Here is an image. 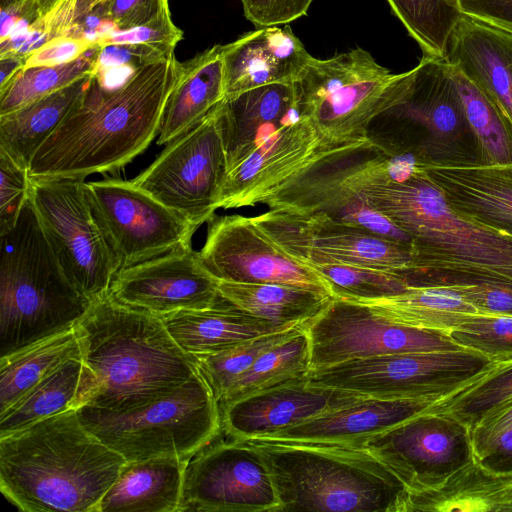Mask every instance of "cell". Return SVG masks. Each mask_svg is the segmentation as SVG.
<instances>
[{
    "label": "cell",
    "instance_id": "6da1fadb",
    "mask_svg": "<svg viewBox=\"0 0 512 512\" xmlns=\"http://www.w3.org/2000/svg\"><path fill=\"white\" fill-rule=\"evenodd\" d=\"M182 69L173 52L133 70L115 88H106L96 72L84 96L34 154L29 178L85 180L126 166L158 136Z\"/></svg>",
    "mask_w": 512,
    "mask_h": 512
},
{
    "label": "cell",
    "instance_id": "7a4b0ae2",
    "mask_svg": "<svg viewBox=\"0 0 512 512\" xmlns=\"http://www.w3.org/2000/svg\"><path fill=\"white\" fill-rule=\"evenodd\" d=\"M413 239L408 286L466 281L512 283V235L454 210L426 171L354 193Z\"/></svg>",
    "mask_w": 512,
    "mask_h": 512
},
{
    "label": "cell",
    "instance_id": "3957f363",
    "mask_svg": "<svg viewBox=\"0 0 512 512\" xmlns=\"http://www.w3.org/2000/svg\"><path fill=\"white\" fill-rule=\"evenodd\" d=\"M126 462L71 409L0 437V490L21 511L98 512Z\"/></svg>",
    "mask_w": 512,
    "mask_h": 512
},
{
    "label": "cell",
    "instance_id": "277c9868",
    "mask_svg": "<svg viewBox=\"0 0 512 512\" xmlns=\"http://www.w3.org/2000/svg\"><path fill=\"white\" fill-rule=\"evenodd\" d=\"M81 356L96 388L86 405L111 411L161 399L198 372L160 316L118 303H91L75 325Z\"/></svg>",
    "mask_w": 512,
    "mask_h": 512
},
{
    "label": "cell",
    "instance_id": "5b68a950",
    "mask_svg": "<svg viewBox=\"0 0 512 512\" xmlns=\"http://www.w3.org/2000/svg\"><path fill=\"white\" fill-rule=\"evenodd\" d=\"M281 511L402 512L406 488L363 446L251 439Z\"/></svg>",
    "mask_w": 512,
    "mask_h": 512
},
{
    "label": "cell",
    "instance_id": "8992f818",
    "mask_svg": "<svg viewBox=\"0 0 512 512\" xmlns=\"http://www.w3.org/2000/svg\"><path fill=\"white\" fill-rule=\"evenodd\" d=\"M0 238L2 357L75 327L91 303L65 276L30 197Z\"/></svg>",
    "mask_w": 512,
    "mask_h": 512
},
{
    "label": "cell",
    "instance_id": "52a82bcc",
    "mask_svg": "<svg viewBox=\"0 0 512 512\" xmlns=\"http://www.w3.org/2000/svg\"><path fill=\"white\" fill-rule=\"evenodd\" d=\"M292 85L301 115L327 143L382 149L368 130L400 101L405 72L391 73L358 47L324 60L312 57Z\"/></svg>",
    "mask_w": 512,
    "mask_h": 512
},
{
    "label": "cell",
    "instance_id": "ba28073f",
    "mask_svg": "<svg viewBox=\"0 0 512 512\" xmlns=\"http://www.w3.org/2000/svg\"><path fill=\"white\" fill-rule=\"evenodd\" d=\"M77 412L85 428L127 462L191 459L222 429L219 402L199 371L171 394L142 407L111 411L83 405Z\"/></svg>",
    "mask_w": 512,
    "mask_h": 512
},
{
    "label": "cell",
    "instance_id": "9c48e42d",
    "mask_svg": "<svg viewBox=\"0 0 512 512\" xmlns=\"http://www.w3.org/2000/svg\"><path fill=\"white\" fill-rule=\"evenodd\" d=\"M228 110L225 100L166 145L131 181L199 228L215 214L228 172Z\"/></svg>",
    "mask_w": 512,
    "mask_h": 512
},
{
    "label": "cell",
    "instance_id": "30bf717a",
    "mask_svg": "<svg viewBox=\"0 0 512 512\" xmlns=\"http://www.w3.org/2000/svg\"><path fill=\"white\" fill-rule=\"evenodd\" d=\"M84 179H30L29 197L65 276L93 303L109 294L118 265L91 209Z\"/></svg>",
    "mask_w": 512,
    "mask_h": 512
},
{
    "label": "cell",
    "instance_id": "8fae6325",
    "mask_svg": "<svg viewBox=\"0 0 512 512\" xmlns=\"http://www.w3.org/2000/svg\"><path fill=\"white\" fill-rule=\"evenodd\" d=\"M493 362L470 349L397 353L317 368L310 371L308 381L369 397L439 400Z\"/></svg>",
    "mask_w": 512,
    "mask_h": 512
},
{
    "label": "cell",
    "instance_id": "7c38bea8",
    "mask_svg": "<svg viewBox=\"0 0 512 512\" xmlns=\"http://www.w3.org/2000/svg\"><path fill=\"white\" fill-rule=\"evenodd\" d=\"M379 118L414 128L416 149L428 167L480 165L477 139L445 58L423 56L405 72L400 101Z\"/></svg>",
    "mask_w": 512,
    "mask_h": 512
},
{
    "label": "cell",
    "instance_id": "4fadbf2b",
    "mask_svg": "<svg viewBox=\"0 0 512 512\" xmlns=\"http://www.w3.org/2000/svg\"><path fill=\"white\" fill-rule=\"evenodd\" d=\"M252 220L285 252L310 266L342 264L405 276L412 245L345 224L325 211L269 208Z\"/></svg>",
    "mask_w": 512,
    "mask_h": 512
},
{
    "label": "cell",
    "instance_id": "5bb4252c",
    "mask_svg": "<svg viewBox=\"0 0 512 512\" xmlns=\"http://www.w3.org/2000/svg\"><path fill=\"white\" fill-rule=\"evenodd\" d=\"M85 187L119 271L191 246L198 228L131 180L108 178Z\"/></svg>",
    "mask_w": 512,
    "mask_h": 512
},
{
    "label": "cell",
    "instance_id": "9a60e30c",
    "mask_svg": "<svg viewBox=\"0 0 512 512\" xmlns=\"http://www.w3.org/2000/svg\"><path fill=\"white\" fill-rule=\"evenodd\" d=\"M306 332L311 370L388 354L465 349L449 333L405 325L339 298L307 324Z\"/></svg>",
    "mask_w": 512,
    "mask_h": 512
},
{
    "label": "cell",
    "instance_id": "2e32d148",
    "mask_svg": "<svg viewBox=\"0 0 512 512\" xmlns=\"http://www.w3.org/2000/svg\"><path fill=\"white\" fill-rule=\"evenodd\" d=\"M362 151L380 149L331 145L311 121L302 116L297 122L261 139L228 171L217 207L232 209L264 204L283 186L312 169Z\"/></svg>",
    "mask_w": 512,
    "mask_h": 512
},
{
    "label": "cell",
    "instance_id": "e0dca14e",
    "mask_svg": "<svg viewBox=\"0 0 512 512\" xmlns=\"http://www.w3.org/2000/svg\"><path fill=\"white\" fill-rule=\"evenodd\" d=\"M261 452L247 441L209 444L187 463L178 512H279Z\"/></svg>",
    "mask_w": 512,
    "mask_h": 512
},
{
    "label": "cell",
    "instance_id": "ac0fdd59",
    "mask_svg": "<svg viewBox=\"0 0 512 512\" xmlns=\"http://www.w3.org/2000/svg\"><path fill=\"white\" fill-rule=\"evenodd\" d=\"M199 259L217 281L278 283L333 296L328 281L313 267L277 245L253 220L238 214L213 215Z\"/></svg>",
    "mask_w": 512,
    "mask_h": 512
},
{
    "label": "cell",
    "instance_id": "d6986e66",
    "mask_svg": "<svg viewBox=\"0 0 512 512\" xmlns=\"http://www.w3.org/2000/svg\"><path fill=\"white\" fill-rule=\"evenodd\" d=\"M408 492L440 484L474 455L470 428L442 413L425 412L370 437L362 444Z\"/></svg>",
    "mask_w": 512,
    "mask_h": 512
},
{
    "label": "cell",
    "instance_id": "ffe728a7",
    "mask_svg": "<svg viewBox=\"0 0 512 512\" xmlns=\"http://www.w3.org/2000/svg\"><path fill=\"white\" fill-rule=\"evenodd\" d=\"M108 295L120 304L157 316L208 309L221 298L218 281L192 246L120 270Z\"/></svg>",
    "mask_w": 512,
    "mask_h": 512
},
{
    "label": "cell",
    "instance_id": "44dd1931",
    "mask_svg": "<svg viewBox=\"0 0 512 512\" xmlns=\"http://www.w3.org/2000/svg\"><path fill=\"white\" fill-rule=\"evenodd\" d=\"M365 397L298 378L220 405L222 429L233 440L258 439Z\"/></svg>",
    "mask_w": 512,
    "mask_h": 512
},
{
    "label": "cell",
    "instance_id": "7402d4cb",
    "mask_svg": "<svg viewBox=\"0 0 512 512\" xmlns=\"http://www.w3.org/2000/svg\"><path fill=\"white\" fill-rule=\"evenodd\" d=\"M312 57L288 24L248 32L223 45L224 99L266 85L293 83Z\"/></svg>",
    "mask_w": 512,
    "mask_h": 512
},
{
    "label": "cell",
    "instance_id": "603a6c76",
    "mask_svg": "<svg viewBox=\"0 0 512 512\" xmlns=\"http://www.w3.org/2000/svg\"><path fill=\"white\" fill-rule=\"evenodd\" d=\"M436 401L367 396L258 439L362 446L370 437L427 412Z\"/></svg>",
    "mask_w": 512,
    "mask_h": 512
},
{
    "label": "cell",
    "instance_id": "cb8c5ba5",
    "mask_svg": "<svg viewBox=\"0 0 512 512\" xmlns=\"http://www.w3.org/2000/svg\"><path fill=\"white\" fill-rule=\"evenodd\" d=\"M491 98L512 122V35L462 15L444 57Z\"/></svg>",
    "mask_w": 512,
    "mask_h": 512
},
{
    "label": "cell",
    "instance_id": "d4e9b609",
    "mask_svg": "<svg viewBox=\"0 0 512 512\" xmlns=\"http://www.w3.org/2000/svg\"><path fill=\"white\" fill-rule=\"evenodd\" d=\"M426 173L454 210L512 235V165L432 166Z\"/></svg>",
    "mask_w": 512,
    "mask_h": 512
},
{
    "label": "cell",
    "instance_id": "484cf974",
    "mask_svg": "<svg viewBox=\"0 0 512 512\" xmlns=\"http://www.w3.org/2000/svg\"><path fill=\"white\" fill-rule=\"evenodd\" d=\"M512 512V474L485 466L475 455L437 486L406 492L402 512Z\"/></svg>",
    "mask_w": 512,
    "mask_h": 512
},
{
    "label": "cell",
    "instance_id": "4316f807",
    "mask_svg": "<svg viewBox=\"0 0 512 512\" xmlns=\"http://www.w3.org/2000/svg\"><path fill=\"white\" fill-rule=\"evenodd\" d=\"M160 317L175 342L192 356L217 353L284 330L239 308L222 295L211 308L180 310Z\"/></svg>",
    "mask_w": 512,
    "mask_h": 512
},
{
    "label": "cell",
    "instance_id": "83f0119b",
    "mask_svg": "<svg viewBox=\"0 0 512 512\" xmlns=\"http://www.w3.org/2000/svg\"><path fill=\"white\" fill-rule=\"evenodd\" d=\"M224 99L223 45L183 63L161 117L158 145H167L201 121Z\"/></svg>",
    "mask_w": 512,
    "mask_h": 512
},
{
    "label": "cell",
    "instance_id": "f1b7e54d",
    "mask_svg": "<svg viewBox=\"0 0 512 512\" xmlns=\"http://www.w3.org/2000/svg\"><path fill=\"white\" fill-rule=\"evenodd\" d=\"M189 460L154 457L126 462L98 512H178Z\"/></svg>",
    "mask_w": 512,
    "mask_h": 512
},
{
    "label": "cell",
    "instance_id": "f546056e",
    "mask_svg": "<svg viewBox=\"0 0 512 512\" xmlns=\"http://www.w3.org/2000/svg\"><path fill=\"white\" fill-rule=\"evenodd\" d=\"M224 100L228 110V171L261 138L302 117L292 83L266 85Z\"/></svg>",
    "mask_w": 512,
    "mask_h": 512
},
{
    "label": "cell",
    "instance_id": "4dcf8cb0",
    "mask_svg": "<svg viewBox=\"0 0 512 512\" xmlns=\"http://www.w3.org/2000/svg\"><path fill=\"white\" fill-rule=\"evenodd\" d=\"M96 388L82 357L66 360L0 414V437L86 405Z\"/></svg>",
    "mask_w": 512,
    "mask_h": 512
},
{
    "label": "cell",
    "instance_id": "1f68e13d",
    "mask_svg": "<svg viewBox=\"0 0 512 512\" xmlns=\"http://www.w3.org/2000/svg\"><path fill=\"white\" fill-rule=\"evenodd\" d=\"M94 74L0 115V149L28 170L39 147L84 96Z\"/></svg>",
    "mask_w": 512,
    "mask_h": 512
},
{
    "label": "cell",
    "instance_id": "d6a6232c",
    "mask_svg": "<svg viewBox=\"0 0 512 512\" xmlns=\"http://www.w3.org/2000/svg\"><path fill=\"white\" fill-rule=\"evenodd\" d=\"M218 291L234 305L279 329L309 323L334 298L319 291L278 283L218 281Z\"/></svg>",
    "mask_w": 512,
    "mask_h": 512
},
{
    "label": "cell",
    "instance_id": "836d02e7",
    "mask_svg": "<svg viewBox=\"0 0 512 512\" xmlns=\"http://www.w3.org/2000/svg\"><path fill=\"white\" fill-rule=\"evenodd\" d=\"M348 301L365 304L405 325L446 333L470 314L478 313L458 292L446 286H408L396 295Z\"/></svg>",
    "mask_w": 512,
    "mask_h": 512
},
{
    "label": "cell",
    "instance_id": "e575fe53",
    "mask_svg": "<svg viewBox=\"0 0 512 512\" xmlns=\"http://www.w3.org/2000/svg\"><path fill=\"white\" fill-rule=\"evenodd\" d=\"M74 357H82L75 327L0 357V414Z\"/></svg>",
    "mask_w": 512,
    "mask_h": 512
},
{
    "label": "cell",
    "instance_id": "d590c367",
    "mask_svg": "<svg viewBox=\"0 0 512 512\" xmlns=\"http://www.w3.org/2000/svg\"><path fill=\"white\" fill-rule=\"evenodd\" d=\"M512 402V355L494 358L483 372L436 401L427 412L449 415L472 430L484 417Z\"/></svg>",
    "mask_w": 512,
    "mask_h": 512
},
{
    "label": "cell",
    "instance_id": "8d00e7d4",
    "mask_svg": "<svg viewBox=\"0 0 512 512\" xmlns=\"http://www.w3.org/2000/svg\"><path fill=\"white\" fill-rule=\"evenodd\" d=\"M307 324L265 351L230 387L223 405L270 387L307 377L311 371Z\"/></svg>",
    "mask_w": 512,
    "mask_h": 512
},
{
    "label": "cell",
    "instance_id": "74e56055",
    "mask_svg": "<svg viewBox=\"0 0 512 512\" xmlns=\"http://www.w3.org/2000/svg\"><path fill=\"white\" fill-rule=\"evenodd\" d=\"M452 72L466 118L477 139L480 165H512V122L459 70L452 67Z\"/></svg>",
    "mask_w": 512,
    "mask_h": 512
},
{
    "label": "cell",
    "instance_id": "f35d334b",
    "mask_svg": "<svg viewBox=\"0 0 512 512\" xmlns=\"http://www.w3.org/2000/svg\"><path fill=\"white\" fill-rule=\"evenodd\" d=\"M101 50L102 47L97 44L69 63L23 68L0 88V115L62 89L86 75L96 73Z\"/></svg>",
    "mask_w": 512,
    "mask_h": 512
},
{
    "label": "cell",
    "instance_id": "ab89813d",
    "mask_svg": "<svg viewBox=\"0 0 512 512\" xmlns=\"http://www.w3.org/2000/svg\"><path fill=\"white\" fill-rule=\"evenodd\" d=\"M424 56L444 58L450 35L463 15L458 0H387Z\"/></svg>",
    "mask_w": 512,
    "mask_h": 512
},
{
    "label": "cell",
    "instance_id": "60d3db41",
    "mask_svg": "<svg viewBox=\"0 0 512 512\" xmlns=\"http://www.w3.org/2000/svg\"><path fill=\"white\" fill-rule=\"evenodd\" d=\"M306 324H300L278 332L265 334L217 353L191 356L194 359L199 373L207 382L215 398L220 402L233 383L244 374L265 351L295 334Z\"/></svg>",
    "mask_w": 512,
    "mask_h": 512
},
{
    "label": "cell",
    "instance_id": "b9f144b4",
    "mask_svg": "<svg viewBox=\"0 0 512 512\" xmlns=\"http://www.w3.org/2000/svg\"><path fill=\"white\" fill-rule=\"evenodd\" d=\"M311 267L328 281L334 298L376 299L399 294L408 288L406 279L399 274L342 264Z\"/></svg>",
    "mask_w": 512,
    "mask_h": 512
},
{
    "label": "cell",
    "instance_id": "7bdbcfd3",
    "mask_svg": "<svg viewBox=\"0 0 512 512\" xmlns=\"http://www.w3.org/2000/svg\"><path fill=\"white\" fill-rule=\"evenodd\" d=\"M78 0H58L54 7L20 33L0 41V57L26 59L32 52L61 36L75 35Z\"/></svg>",
    "mask_w": 512,
    "mask_h": 512
},
{
    "label": "cell",
    "instance_id": "ee69618b",
    "mask_svg": "<svg viewBox=\"0 0 512 512\" xmlns=\"http://www.w3.org/2000/svg\"><path fill=\"white\" fill-rule=\"evenodd\" d=\"M449 335L463 348L492 359L512 355V316L470 314Z\"/></svg>",
    "mask_w": 512,
    "mask_h": 512
},
{
    "label": "cell",
    "instance_id": "f6af8a7d",
    "mask_svg": "<svg viewBox=\"0 0 512 512\" xmlns=\"http://www.w3.org/2000/svg\"><path fill=\"white\" fill-rule=\"evenodd\" d=\"M29 193L28 170L0 149V234L14 227Z\"/></svg>",
    "mask_w": 512,
    "mask_h": 512
},
{
    "label": "cell",
    "instance_id": "bcb514c9",
    "mask_svg": "<svg viewBox=\"0 0 512 512\" xmlns=\"http://www.w3.org/2000/svg\"><path fill=\"white\" fill-rule=\"evenodd\" d=\"M168 11V0H106L88 13L108 23L113 30H126L146 24Z\"/></svg>",
    "mask_w": 512,
    "mask_h": 512
},
{
    "label": "cell",
    "instance_id": "7dc6e473",
    "mask_svg": "<svg viewBox=\"0 0 512 512\" xmlns=\"http://www.w3.org/2000/svg\"><path fill=\"white\" fill-rule=\"evenodd\" d=\"M182 37L183 32L173 23L168 11L141 26L102 34L96 42L102 48L119 44H145L174 50Z\"/></svg>",
    "mask_w": 512,
    "mask_h": 512
},
{
    "label": "cell",
    "instance_id": "c3c4849f",
    "mask_svg": "<svg viewBox=\"0 0 512 512\" xmlns=\"http://www.w3.org/2000/svg\"><path fill=\"white\" fill-rule=\"evenodd\" d=\"M440 286L458 292L479 314L512 316V283L476 280Z\"/></svg>",
    "mask_w": 512,
    "mask_h": 512
},
{
    "label": "cell",
    "instance_id": "681fc988",
    "mask_svg": "<svg viewBox=\"0 0 512 512\" xmlns=\"http://www.w3.org/2000/svg\"><path fill=\"white\" fill-rule=\"evenodd\" d=\"M245 17L256 27L278 26L305 16L313 0H241Z\"/></svg>",
    "mask_w": 512,
    "mask_h": 512
},
{
    "label": "cell",
    "instance_id": "f907efd6",
    "mask_svg": "<svg viewBox=\"0 0 512 512\" xmlns=\"http://www.w3.org/2000/svg\"><path fill=\"white\" fill-rule=\"evenodd\" d=\"M97 44L95 40L84 35L61 36L32 52L25 59L24 68L69 63Z\"/></svg>",
    "mask_w": 512,
    "mask_h": 512
},
{
    "label": "cell",
    "instance_id": "816d5d0a",
    "mask_svg": "<svg viewBox=\"0 0 512 512\" xmlns=\"http://www.w3.org/2000/svg\"><path fill=\"white\" fill-rule=\"evenodd\" d=\"M463 15L512 35V0H458Z\"/></svg>",
    "mask_w": 512,
    "mask_h": 512
},
{
    "label": "cell",
    "instance_id": "f5cc1de1",
    "mask_svg": "<svg viewBox=\"0 0 512 512\" xmlns=\"http://www.w3.org/2000/svg\"><path fill=\"white\" fill-rule=\"evenodd\" d=\"M475 456L488 468L512 474V427L473 445Z\"/></svg>",
    "mask_w": 512,
    "mask_h": 512
},
{
    "label": "cell",
    "instance_id": "db71d44e",
    "mask_svg": "<svg viewBox=\"0 0 512 512\" xmlns=\"http://www.w3.org/2000/svg\"><path fill=\"white\" fill-rule=\"evenodd\" d=\"M0 8V41L22 32L42 16L38 0H23Z\"/></svg>",
    "mask_w": 512,
    "mask_h": 512
},
{
    "label": "cell",
    "instance_id": "11a10c76",
    "mask_svg": "<svg viewBox=\"0 0 512 512\" xmlns=\"http://www.w3.org/2000/svg\"><path fill=\"white\" fill-rule=\"evenodd\" d=\"M512 427V402L484 417L472 430L473 445Z\"/></svg>",
    "mask_w": 512,
    "mask_h": 512
},
{
    "label": "cell",
    "instance_id": "9f6ffc18",
    "mask_svg": "<svg viewBox=\"0 0 512 512\" xmlns=\"http://www.w3.org/2000/svg\"><path fill=\"white\" fill-rule=\"evenodd\" d=\"M25 59L16 56L0 57V88L4 87L20 72Z\"/></svg>",
    "mask_w": 512,
    "mask_h": 512
},
{
    "label": "cell",
    "instance_id": "6f0895ef",
    "mask_svg": "<svg viewBox=\"0 0 512 512\" xmlns=\"http://www.w3.org/2000/svg\"><path fill=\"white\" fill-rule=\"evenodd\" d=\"M106 0H78V14L77 18L86 15L97 4ZM76 18V19H77Z\"/></svg>",
    "mask_w": 512,
    "mask_h": 512
},
{
    "label": "cell",
    "instance_id": "680465c9",
    "mask_svg": "<svg viewBox=\"0 0 512 512\" xmlns=\"http://www.w3.org/2000/svg\"><path fill=\"white\" fill-rule=\"evenodd\" d=\"M41 14L44 15L49 12L58 0H38Z\"/></svg>",
    "mask_w": 512,
    "mask_h": 512
},
{
    "label": "cell",
    "instance_id": "91938a15",
    "mask_svg": "<svg viewBox=\"0 0 512 512\" xmlns=\"http://www.w3.org/2000/svg\"><path fill=\"white\" fill-rule=\"evenodd\" d=\"M20 1H23V0H0V7H5L9 4L20 2Z\"/></svg>",
    "mask_w": 512,
    "mask_h": 512
}]
</instances>
